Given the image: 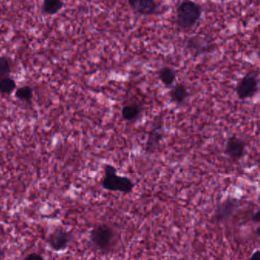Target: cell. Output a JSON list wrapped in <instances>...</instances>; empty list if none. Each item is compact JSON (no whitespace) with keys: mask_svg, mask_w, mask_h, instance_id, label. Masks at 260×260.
I'll use <instances>...</instances> for the list:
<instances>
[{"mask_svg":"<svg viewBox=\"0 0 260 260\" xmlns=\"http://www.w3.org/2000/svg\"><path fill=\"white\" fill-rule=\"evenodd\" d=\"M89 239L97 250L103 253H109L116 247L119 237L113 226L108 223H100L92 228Z\"/></svg>","mask_w":260,"mask_h":260,"instance_id":"1","label":"cell"},{"mask_svg":"<svg viewBox=\"0 0 260 260\" xmlns=\"http://www.w3.org/2000/svg\"><path fill=\"white\" fill-rule=\"evenodd\" d=\"M202 7L192 0H184L176 10V23L182 31H189L202 17Z\"/></svg>","mask_w":260,"mask_h":260,"instance_id":"2","label":"cell"},{"mask_svg":"<svg viewBox=\"0 0 260 260\" xmlns=\"http://www.w3.org/2000/svg\"><path fill=\"white\" fill-rule=\"evenodd\" d=\"M135 182L127 176H119L116 168L111 164L105 167V174L102 179L103 189L116 191L123 194H130L135 188Z\"/></svg>","mask_w":260,"mask_h":260,"instance_id":"3","label":"cell"},{"mask_svg":"<svg viewBox=\"0 0 260 260\" xmlns=\"http://www.w3.org/2000/svg\"><path fill=\"white\" fill-rule=\"evenodd\" d=\"M258 73L251 71L240 79L236 86V93L240 100H249L255 96L258 92Z\"/></svg>","mask_w":260,"mask_h":260,"instance_id":"4","label":"cell"},{"mask_svg":"<svg viewBox=\"0 0 260 260\" xmlns=\"http://www.w3.org/2000/svg\"><path fill=\"white\" fill-rule=\"evenodd\" d=\"M241 202L235 198H228L219 203L214 210L212 216V222L215 223H222L229 220L236 211L240 208Z\"/></svg>","mask_w":260,"mask_h":260,"instance_id":"5","label":"cell"},{"mask_svg":"<svg viewBox=\"0 0 260 260\" xmlns=\"http://www.w3.org/2000/svg\"><path fill=\"white\" fill-rule=\"evenodd\" d=\"M246 147L247 144L244 139L237 135H232L228 138L225 144V155L233 162H237L244 157Z\"/></svg>","mask_w":260,"mask_h":260,"instance_id":"6","label":"cell"},{"mask_svg":"<svg viewBox=\"0 0 260 260\" xmlns=\"http://www.w3.org/2000/svg\"><path fill=\"white\" fill-rule=\"evenodd\" d=\"M72 235L69 231H65L63 228H57L48 236V245L53 250L60 252L68 248L71 243Z\"/></svg>","mask_w":260,"mask_h":260,"instance_id":"7","label":"cell"},{"mask_svg":"<svg viewBox=\"0 0 260 260\" xmlns=\"http://www.w3.org/2000/svg\"><path fill=\"white\" fill-rule=\"evenodd\" d=\"M130 8L140 16H154L159 13V7L155 0H127Z\"/></svg>","mask_w":260,"mask_h":260,"instance_id":"8","label":"cell"},{"mask_svg":"<svg viewBox=\"0 0 260 260\" xmlns=\"http://www.w3.org/2000/svg\"><path fill=\"white\" fill-rule=\"evenodd\" d=\"M164 137V127L162 124L154 126L149 133L148 139L146 143V151L153 153L157 148Z\"/></svg>","mask_w":260,"mask_h":260,"instance_id":"9","label":"cell"},{"mask_svg":"<svg viewBox=\"0 0 260 260\" xmlns=\"http://www.w3.org/2000/svg\"><path fill=\"white\" fill-rule=\"evenodd\" d=\"M169 92L170 100L177 106H182L189 97V92L183 83H176L172 86Z\"/></svg>","mask_w":260,"mask_h":260,"instance_id":"10","label":"cell"},{"mask_svg":"<svg viewBox=\"0 0 260 260\" xmlns=\"http://www.w3.org/2000/svg\"><path fill=\"white\" fill-rule=\"evenodd\" d=\"M142 114V106L141 104L133 102L124 105L121 109V117L123 119L129 122L137 121Z\"/></svg>","mask_w":260,"mask_h":260,"instance_id":"11","label":"cell"},{"mask_svg":"<svg viewBox=\"0 0 260 260\" xmlns=\"http://www.w3.org/2000/svg\"><path fill=\"white\" fill-rule=\"evenodd\" d=\"M158 77L164 86L172 87L176 80V72L170 67H162L158 72Z\"/></svg>","mask_w":260,"mask_h":260,"instance_id":"12","label":"cell"},{"mask_svg":"<svg viewBox=\"0 0 260 260\" xmlns=\"http://www.w3.org/2000/svg\"><path fill=\"white\" fill-rule=\"evenodd\" d=\"M63 7V3L62 0H44L42 10L45 14L54 16L57 14Z\"/></svg>","mask_w":260,"mask_h":260,"instance_id":"13","label":"cell"},{"mask_svg":"<svg viewBox=\"0 0 260 260\" xmlns=\"http://www.w3.org/2000/svg\"><path fill=\"white\" fill-rule=\"evenodd\" d=\"M16 89V83L10 77L0 79V92L6 95H10Z\"/></svg>","mask_w":260,"mask_h":260,"instance_id":"14","label":"cell"},{"mask_svg":"<svg viewBox=\"0 0 260 260\" xmlns=\"http://www.w3.org/2000/svg\"><path fill=\"white\" fill-rule=\"evenodd\" d=\"M16 97L24 103H31L33 98L32 88L28 86L18 88L16 91Z\"/></svg>","mask_w":260,"mask_h":260,"instance_id":"15","label":"cell"},{"mask_svg":"<svg viewBox=\"0 0 260 260\" xmlns=\"http://www.w3.org/2000/svg\"><path fill=\"white\" fill-rule=\"evenodd\" d=\"M12 73V66L7 57H0V79L10 77Z\"/></svg>","mask_w":260,"mask_h":260,"instance_id":"16","label":"cell"},{"mask_svg":"<svg viewBox=\"0 0 260 260\" xmlns=\"http://www.w3.org/2000/svg\"><path fill=\"white\" fill-rule=\"evenodd\" d=\"M251 220L252 223H259V211H257L256 212L253 213L251 216Z\"/></svg>","mask_w":260,"mask_h":260,"instance_id":"17","label":"cell"},{"mask_svg":"<svg viewBox=\"0 0 260 260\" xmlns=\"http://www.w3.org/2000/svg\"><path fill=\"white\" fill-rule=\"evenodd\" d=\"M39 258H43V257L42 255H39L38 253H31L28 255V256L25 257V259H39Z\"/></svg>","mask_w":260,"mask_h":260,"instance_id":"18","label":"cell"},{"mask_svg":"<svg viewBox=\"0 0 260 260\" xmlns=\"http://www.w3.org/2000/svg\"><path fill=\"white\" fill-rule=\"evenodd\" d=\"M260 252L259 250H256L252 255H251L250 259L252 260H259L260 258Z\"/></svg>","mask_w":260,"mask_h":260,"instance_id":"19","label":"cell"},{"mask_svg":"<svg viewBox=\"0 0 260 260\" xmlns=\"http://www.w3.org/2000/svg\"><path fill=\"white\" fill-rule=\"evenodd\" d=\"M5 252H4V250L2 249V248H0V259H2V258H5Z\"/></svg>","mask_w":260,"mask_h":260,"instance_id":"20","label":"cell"}]
</instances>
